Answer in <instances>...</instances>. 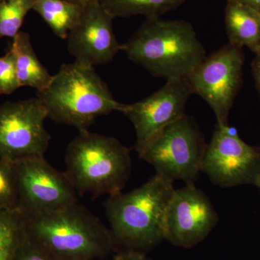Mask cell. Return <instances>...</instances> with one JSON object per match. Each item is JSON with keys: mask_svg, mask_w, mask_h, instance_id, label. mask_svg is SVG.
Returning <instances> with one entry per match:
<instances>
[{"mask_svg": "<svg viewBox=\"0 0 260 260\" xmlns=\"http://www.w3.org/2000/svg\"><path fill=\"white\" fill-rule=\"evenodd\" d=\"M14 162L0 158V210L18 209Z\"/></svg>", "mask_w": 260, "mask_h": 260, "instance_id": "ffe728a7", "label": "cell"}, {"mask_svg": "<svg viewBox=\"0 0 260 260\" xmlns=\"http://www.w3.org/2000/svg\"><path fill=\"white\" fill-rule=\"evenodd\" d=\"M235 1L249 7L260 13V0H235Z\"/></svg>", "mask_w": 260, "mask_h": 260, "instance_id": "d4e9b609", "label": "cell"}, {"mask_svg": "<svg viewBox=\"0 0 260 260\" xmlns=\"http://www.w3.org/2000/svg\"><path fill=\"white\" fill-rule=\"evenodd\" d=\"M10 49L14 54L20 86L37 89L38 93L44 91L50 84L53 75L38 59L29 34L19 32L13 39Z\"/></svg>", "mask_w": 260, "mask_h": 260, "instance_id": "9a60e30c", "label": "cell"}, {"mask_svg": "<svg viewBox=\"0 0 260 260\" xmlns=\"http://www.w3.org/2000/svg\"><path fill=\"white\" fill-rule=\"evenodd\" d=\"M83 6L67 0H35L34 11L42 17L53 32L65 40L78 23Z\"/></svg>", "mask_w": 260, "mask_h": 260, "instance_id": "2e32d148", "label": "cell"}, {"mask_svg": "<svg viewBox=\"0 0 260 260\" xmlns=\"http://www.w3.org/2000/svg\"><path fill=\"white\" fill-rule=\"evenodd\" d=\"M186 0H101L108 13L114 18H129L143 15L147 19L160 18V15L177 9Z\"/></svg>", "mask_w": 260, "mask_h": 260, "instance_id": "e0dca14e", "label": "cell"}, {"mask_svg": "<svg viewBox=\"0 0 260 260\" xmlns=\"http://www.w3.org/2000/svg\"><path fill=\"white\" fill-rule=\"evenodd\" d=\"M85 260H98V259H85Z\"/></svg>", "mask_w": 260, "mask_h": 260, "instance_id": "f546056e", "label": "cell"}, {"mask_svg": "<svg viewBox=\"0 0 260 260\" xmlns=\"http://www.w3.org/2000/svg\"><path fill=\"white\" fill-rule=\"evenodd\" d=\"M219 220L209 198L194 184L175 189L165 220V239L174 245L192 247L209 235Z\"/></svg>", "mask_w": 260, "mask_h": 260, "instance_id": "7c38bea8", "label": "cell"}, {"mask_svg": "<svg viewBox=\"0 0 260 260\" xmlns=\"http://www.w3.org/2000/svg\"><path fill=\"white\" fill-rule=\"evenodd\" d=\"M5 1V0H0V3H2V2Z\"/></svg>", "mask_w": 260, "mask_h": 260, "instance_id": "83f0119b", "label": "cell"}, {"mask_svg": "<svg viewBox=\"0 0 260 260\" xmlns=\"http://www.w3.org/2000/svg\"><path fill=\"white\" fill-rule=\"evenodd\" d=\"M25 214L19 209L0 210V260H14L25 232Z\"/></svg>", "mask_w": 260, "mask_h": 260, "instance_id": "ac0fdd59", "label": "cell"}, {"mask_svg": "<svg viewBox=\"0 0 260 260\" xmlns=\"http://www.w3.org/2000/svg\"><path fill=\"white\" fill-rule=\"evenodd\" d=\"M25 229L61 260L100 259L114 244L110 231L78 202L50 213L25 215Z\"/></svg>", "mask_w": 260, "mask_h": 260, "instance_id": "277c9868", "label": "cell"}, {"mask_svg": "<svg viewBox=\"0 0 260 260\" xmlns=\"http://www.w3.org/2000/svg\"><path fill=\"white\" fill-rule=\"evenodd\" d=\"M49 119L80 130L98 117L121 112L124 104L113 97L94 67L75 62L61 64L50 84L38 93Z\"/></svg>", "mask_w": 260, "mask_h": 260, "instance_id": "3957f363", "label": "cell"}, {"mask_svg": "<svg viewBox=\"0 0 260 260\" xmlns=\"http://www.w3.org/2000/svg\"><path fill=\"white\" fill-rule=\"evenodd\" d=\"M67 1L70 2V3H75V4L80 5H82V6H84V5L88 4V3H91V2H100L101 0H67Z\"/></svg>", "mask_w": 260, "mask_h": 260, "instance_id": "484cf974", "label": "cell"}, {"mask_svg": "<svg viewBox=\"0 0 260 260\" xmlns=\"http://www.w3.org/2000/svg\"><path fill=\"white\" fill-rule=\"evenodd\" d=\"M174 181L155 174L128 193L109 195L104 203L114 242L141 252L165 239V220Z\"/></svg>", "mask_w": 260, "mask_h": 260, "instance_id": "7a4b0ae2", "label": "cell"}, {"mask_svg": "<svg viewBox=\"0 0 260 260\" xmlns=\"http://www.w3.org/2000/svg\"><path fill=\"white\" fill-rule=\"evenodd\" d=\"M34 3L35 0H5L0 3V39L18 35Z\"/></svg>", "mask_w": 260, "mask_h": 260, "instance_id": "d6986e66", "label": "cell"}, {"mask_svg": "<svg viewBox=\"0 0 260 260\" xmlns=\"http://www.w3.org/2000/svg\"><path fill=\"white\" fill-rule=\"evenodd\" d=\"M201 171L221 187L256 186L260 176L259 148L243 141L229 124L217 125L207 146Z\"/></svg>", "mask_w": 260, "mask_h": 260, "instance_id": "30bf717a", "label": "cell"}, {"mask_svg": "<svg viewBox=\"0 0 260 260\" xmlns=\"http://www.w3.org/2000/svg\"><path fill=\"white\" fill-rule=\"evenodd\" d=\"M207 146L196 120L184 114L137 152L140 158L155 168V174L194 184L202 172Z\"/></svg>", "mask_w": 260, "mask_h": 260, "instance_id": "8992f818", "label": "cell"}, {"mask_svg": "<svg viewBox=\"0 0 260 260\" xmlns=\"http://www.w3.org/2000/svg\"><path fill=\"white\" fill-rule=\"evenodd\" d=\"M260 54V50L259 51V52H258L257 54Z\"/></svg>", "mask_w": 260, "mask_h": 260, "instance_id": "f1b7e54d", "label": "cell"}, {"mask_svg": "<svg viewBox=\"0 0 260 260\" xmlns=\"http://www.w3.org/2000/svg\"><path fill=\"white\" fill-rule=\"evenodd\" d=\"M186 78L167 80L150 96L133 104H124L121 113L133 123L139 150L162 129L185 114L186 103L192 94Z\"/></svg>", "mask_w": 260, "mask_h": 260, "instance_id": "8fae6325", "label": "cell"}, {"mask_svg": "<svg viewBox=\"0 0 260 260\" xmlns=\"http://www.w3.org/2000/svg\"><path fill=\"white\" fill-rule=\"evenodd\" d=\"M18 209L25 215L50 213L78 202V192L66 173L56 170L44 156L14 161Z\"/></svg>", "mask_w": 260, "mask_h": 260, "instance_id": "ba28073f", "label": "cell"}, {"mask_svg": "<svg viewBox=\"0 0 260 260\" xmlns=\"http://www.w3.org/2000/svg\"><path fill=\"white\" fill-rule=\"evenodd\" d=\"M128 59L158 78H186L206 57L191 23L149 18L124 44Z\"/></svg>", "mask_w": 260, "mask_h": 260, "instance_id": "6da1fadb", "label": "cell"}, {"mask_svg": "<svg viewBox=\"0 0 260 260\" xmlns=\"http://www.w3.org/2000/svg\"><path fill=\"white\" fill-rule=\"evenodd\" d=\"M14 260H61L24 232Z\"/></svg>", "mask_w": 260, "mask_h": 260, "instance_id": "7402d4cb", "label": "cell"}, {"mask_svg": "<svg viewBox=\"0 0 260 260\" xmlns=\"http://www.w3.org/2000/svg\"><path fill=\"white\" fill-rule=\"evenodd\" d=\"M242 48L228 44L206 56L187 77L193 93L204 99L216 117L217 125H228V117L242 83Z\"/></svg>", "mask_w": 260, "mask_h": 260, "instance_id": "52a82bcc", "label": "cell"}, {"mask_svg": "<svg viewBox=\"0 0 260 260\" xmlns=\"http://www.w3.org/2000/svg\"><path fill=\"white\" fill-rule=\"evenodd\" d=\"M112 260H150L141 252L135 251H126L114 256Z\"/></svg>", "mask_w": 260, "mask_h": 260, "instance_id": "603a6c76", "label": "cell"}, {"mask_svg": "<svg viewBox=\"0 0 260 260\" xmlns=\"http://www.w3.org/2000/svg\"><path fill=\"white\" fill-rule=\"evenodd\" d=\"M79 132L65 155V173L78 194L99 198L121 191L131 174L129 149L112 137Z\"/></svg>", "mask_w": 260, "mask_h": 260, "instance_id": "5b68a950", "label": "cell"}, {"mask_svg": "<svg viewBox=\"0 0 260 260\" xmlns=\"http://www.w3.org/2000/svg\"><path fill=\"white\" fill-rule=\"evenodd\" d=\"M14 54L11 49L0 57V94L10 95L20 88Z\"/></svg>", "mask_w": 260, "mask_h": 260, "instance_id": "44dd1931", "label": "cell"}, {"mask_svg": "<svg viewBox=\"0 0 260 260\" xmlns=\"http://www.w3.org/2000/svg\"><path fill=\"white\" fill-rule=\"evenodd\" d=\"M256 187L259 188L260 190V176L259 179H258L257 182H256Z\"/></svg>", "mask_w": 260, "mask_h": 260, "instance_id": "4316f807", "label": "cell"}, {"mask_svg": "<svg viewBox=\"0 0 260 260\" xmlns=\"http://www.w3.org/2000/svg\"><path fill=\"white\" fill-rule=\"evenodd\" d=\"M253 76L255 80L256 88L260 95V54H256L251 63Z\"/></svg>", "mask_w": 260, "mask_h": 260, "instance_id": "cb8c5ba5", "label": "cell"}, {"mask_svg": "<svg viewBox=\"0 0 260 260\" xmlns=\"http://www.w3.org/2000/svg\"><path fill=\"white\" fill-rule=\"evenodd\" d=\"M47 118L39 98L0 105V158L14 162L44 156L51 140L44 125Z\"/></svg>", "mask_w": 260, "mask_h": 260, "instance_id": "9c48e42d", "label": "cell"}, {"mask_svg": "<svg viewBox=\"0 0 260 260\" xmlns=\"http://www.w3.org/2000/svg\"><path fill=\"white\" fill-rule=\"evenodd\" d=\"M113 19L100 2L84 5L79 20L67 38L68 51L75 61L93 67L106 64L121 51L113 30Z\"/></svg>", "mask_w": 260, "mask_h": 260, "instance_id": "4fadbf2b", "label": "cell"}, {"mask_svg": "<svg viewBox=\"0 0 260 260\" xmlns=\"http://www.w3.org/2000/svg\"><path fill=\"white\" fill-rule=\"evenodd\" d=\"M225 30L229 44L247 47L256 54L260 50V13L235 0H227Z\"/></svg>", "mask_w": 260, "mask_h": 260, "instance_id": "5bb4252c", "label": "cell"}, {"mask_svg": "<svg viewBox=\"0 0 260 260\" xmlns=\"http://www.w3.org/2000/svg\"><path fill=\"white\" fill-rule=\"evenodd\" d=\"M259 150H260V148H259Z\"/></svg>", "mask_w": 260, "mask_h": 260, "instance_id": "4dcf8cb0", "label": "cell"}]
</instances>
